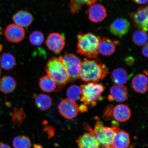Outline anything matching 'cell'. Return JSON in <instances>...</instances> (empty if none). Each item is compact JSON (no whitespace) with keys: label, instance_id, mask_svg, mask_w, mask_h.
Segmentation results:
<instances>
[{"label":"cell","instance_id":"27","mask_svg":"<svg viewBox=\"0 0 148 148\" xmlns=\"http://www.w3.org/2000/svg\"><path fill=\"white\" fill-rule=\"evenodd\" d=\"M81 94L80 87L77 85H72L66 90V95L68 99L73 101H77L80 100Z\"/></svg>","mask_w":148,"mask_h":148},{"label":"cell","instance_id":"32","mask_svg":"<svg viewBox=\"0 0 148 148\" xmlns=\"http://www.w3.org/2000/svg\"><path fill=\"white\" fill-rule=\"evenodd\" d=\"M143 49L142 50V54L144 56L147 58L148 57V44L143 46Z\"/></svg>","mask_w":148,"mask_h":148},{"label":"cell","instance_id":"5","mask_svg":"<svg viewBox=\"0 0 148 148\" xmlns=\"http://www.w3.org/2000/svg\"><path fill=\"white\" fill-rule=\"evenodd\" d=\"M81 97L80 100L85 105H90L92 106L97 104V101L101 99V95L104 91L102 84L95 82L81 85Z\"/></svg>","mask_w":148,"mask_h":148},{"label":"cell","instance_id":"22","mask_svg":"<svg viewBox=\"0 0 148 148\" xmlns=\"http://www.w3.org/2000/svg\"><path fill=\"white\" fill-rule=\"evenodd\" d=\"M112 82L116 85H123L128 80L129 75L125 70L122 68L114 69L111 75Z\"/></svg>","mask_w":148,"mask_h":148},{"label":"cell","instance_id":"16","mask_svg":"<svg viewBox=\"0 0 148 148\" xmlns=\"http://www.w3.org/2000/svg\"><path fill=\"white\" fill-rule=\"evenodd\" d=\"M112 114L116 121L125 122L130 118L131 113L130 109L127 105L119 104L116 105L113 109Z\"/></svg>","mask_w":148,"mask_h":148},{"label":"cell","instance_id":"28","mask_svg":"<svg viewBox=\"0 0 148 148\" xmlns=\"http://www.w3.org/2000/svg\"><path fill=\"white\" fill-rule=\"evenodd\" d=\"M26 117L25 112L23 108L15 107L14 110L12 118V123L14 126L19 127L23 123Z\"/></svg>","mask_w":148,"mask_h":148},{"label":"cell","instance_id":"30","mask_svg":"<svg viewBox=\"0 0 148 148\" xmlns=\"http://www.w3.org/2000/svg\"><path fill=\"white\" fill-rule=\"evenodd\" d=\"M44 36L42 33L40 31H33L29 35V41L32 45L35 46L41 45L44 41Z\"/></svg>","mask_w":148,"mask_h":148},{"label":"cell","instance_id":"18","mask_svg":"<svg viewBox=\"0 0 148 148\" xmlns=\"http://www.w3.org/2000/svg\"><path fill=\"white\" fill-rule=\"evenodd\" d=\"M39 86L42 91L46 92H58L61 89L56 82L47 75L40 78Z\"/></svg>","mask_w":148,"mask_h":148},{"label":"cell","instance_id":"7","mask_svg":"<svg viewBox=\"0 0 148 148\" xmlns=\"http://www.w3.org/2000/svg\"><path fill=\"white\" fill-rule=\"evenodd\" d=\"M130 17L135 25L140 30L147 32L148 27V8L140 7L136 12L130 14Z\"/></svg>","mask_w":148,"mask_h":148},{"label":"cell","instance_id":"9","mask_svg":"<svg viewBox=\"0 0 148 148\" xmlns=\"http://www.w3.org/2000/svg\"><path fill=\"white\" fill-rule=\"evenodd\" d=\"M46 44L50 50L59 54L64 49L65 39L64 36L60 33H52L47 37Z\"/></svg>","mask_w":148,"mask_h":148},{"label":"cell","instance_id":"29","mask_svg":"<svg viewBox=\"0 0 148 148\" xmlns=\"http://www.w3.org/2000/svg\"><path fill=\"white\" fill-rule=\"evenodd\" d=\"M13 145L14 148H30L31 144V140L28 137L20 136L14 138Z\"/></svg>","mask_w":148,"mask_h":148},{"label":"cell","instance_id":"20","mask_svg":"<svg viewBox=\"0 0 148 148\" xmlns=\"http://www.w3.org/2000/svg\"><path fill=\"white\" fill-rule=\"evenodd\" d=\"M132 86L135 91L139 93H144L148 90V79L145 75L140 74L133 78Z\"/></svg>","mask_w":148,"mask_h":148},{"label":"cell","instance_id":"17","mask_svg":"<svg viewBox=\"0 0 148 148\" xmlns=\"http://www.w3.org/2000/svg\"><path fill=\"white\" fill-rule=\"evenodd\" d=\"M15 24L23 27H29L32 23L33 18L30 13L25 10L18 11L12 18Z\"/></svg>","mask_w":148,"mask_h":148},{"label":"cell","instance_id":"8","mask_svg":"<svg viewBox=\"0 0 148 148\" xmlns=\"http://www.w3.org/2000/svg\"><path fill=\"white\" fill-rule=\"evenodd\" d=\"M58 109L61 115L68 119L75 117L79 111L78 105L75 102L69 99H64L61 101Z\"/></svg>","mask_w":148,"mask_h":148},{"label":"cell","instance_id":"24","mask_svg":"<svg viewBox=\"0 0 148 148\" xmlns=\"http://www.w3.org/2000/svg\"><path fill=\"white\" fill-rule=\"evenodd\" d=\"M16 63L15 58L10 53H4L0 56V66L3 69H12L15 65Z\"/></svg>","mask_w":148,"mask_h":148},{"label":"cell","instance_id":"25","mask_svg":"<svg viewBox=\"0 0 148 148\" xmlns=\"http://www.w3.org/2000/svg\"><path fill=\"white\" fill-rule=\"evenodd\" d=\"M97 0H70L69 7L72 14L77 13L85 5H90L95 3Z\"/></svg>","mask_w":148,"mask_h":148},{"label":"cell","instance_id":"13","mask_svg":"<svg viewBox=\"0 0 148 148\" xmlns=\"http://www.w3.org/2000/svg\"><path fill=\"white\" fill-rule=\"evenodd\" d=\"M127 97L128 92L127 88L123 85L116 84L110 88L108 99L110 101L121 103L126 101Z\"/></svg>","mask_w":148,"mask_h":148},{"label":"cell","instance_id":"35","mask_svg":"<svg viewBox=\"0 0 148 148\" xmlns=\"http://www.w3.org/2000/svg\"><path fill=\"white\" fill-rule=\"evenodd\" d=\"M0 148H12L10 146L3 143H0Z\"/></svg>","mask_w":148,"mask_h":148},{"label":"cell","instance_id":"33","mask_svg":"<svg viewBox=\"0 0 148 148\" xmlns=\"http://www.w3.org/2000/svg\"><path fill=\"white\" fill-rule=\"evenodd\" d=\"M148 0H133L135 3L139 4H144L147 3Z\"/></svg>","mask_w":148,"mask_h":148},{"label":"cell","instance_id":"19","mask_svg":"<svg viewBox=\"0 0 148 148\" xmlns=\"http://www.w3.org/2000/svg\"><path fill=\"white\" fill-rule=\"evenodd\" d=\"M115 50V44L112 40L105 38L100 39L98 47L99 53L104 56H109L113 54Z\"/></svg>","mask_w":148,"mask_h":148},{"label":"cell","instance_id":"34","mask_svg":"<svg viewBox=\"0 0 148 148\" xmlns=\"http://www.w3.org/2000/svg\"><path fill=\"white\" fill-rule=\"evenodd\" d=\"M86 110L87 106H86V105L84 104L80 105V106L79 107V110L81 112H84Z\"/></svg>","mask_w":148,"mask_h":148},{"label":"cell","instance_id":"36","mask_svg":"<svg viewBox=\"0 0 148 148\" xmlns=\"http://www.w3.org/2000/svg\"><path fill=\"white\" fill-rule=\"evenodd\" d=\"M34 148H43V147L41 145H37V144H36V145H34Z\"/></svg>","mask_w":148,"mask_h":148},{"label":"cell","instance_id":"15","mask_svg":"<svg viewBox=\"0 0 148 148\" xmlns=\"http://www.w3.org/2000/svg\"><path fill=\"white\" fill-rule=\"evenodd\" d=\"M77 142L79 148H101L95 137L90 132L79 136Z\"/></svg>","mask_w":148,"mask_h":148},{"label":"cell","instance_id":"31","mask_svg":"<svg viewBox=\"0 0 148 148\" xmlns=\"http://www.w3.org/2000/svg\"><path fill=\"white\" fill-rule=\"evenodd\" d=\"M42 133H45L47 135V137L49 138H50L54 136L55 129L51 126H46L44 127Z\"/></svg>","mask_w":148,"mask_h":148},{"label":"cell","instance_id":"37","mask_svg":"<svg viewBox=\"0 0 148 148\" xmlns=\"http://www.w3.org/2000/svg\"><path fill=\"white\" fill-rule=\"evenodd\" d=\"M1 68H0V76H1Z\"/></svg>","mask_w":148,"mask_h":148},{"label":"cell","instance_id":"4","mask_svg":"<svg viewBox=\"0 0 148 148\" xmlns=\"http://www.w3.org/2000/svg\"><path fill=\"white\" fill-rule=\"evenodd\" d=\"M87 129L89 132L91 133L95 137L102 148H111L114 134L119 129L117 127L105 126L99 120L97 121L93 130L88 126Z\"/></svg>","mask_w":148,"mask_h":148},{"label":"cell","instance_id":"11","mask_svg":"<svg viewBox=\"0 0 148 148\" xmlns=\"http://www.w3.org/2000/svg\"><path fill=\"white\" fill-rule=\"evenodd\" d=\"M88 14L90 21L97 23L103 21L107 16L106 10L105 7L102 5L95 3L90 5Z\"/></svg>","mask_w":148,"mask_h":148},{"label":"cell","instance_id":"14","mask_svg":"<svg viewBox=\"0 0 148 148\" xmlns=\"http://www.w3.org/2000/svg\"><path fill=\"white\" fill-rule=\"evenodd\" d=\"M130 143V138L128 133L119 129L114 134L111 148H127Z\"/></svg>","mask_w":148,"mask_h":148},{"label":"cell","instance_id":"1","mask_svg":"<svg viewBox=\"0 0 148 148\" xmlns=\"http://www.w3.org/2000/svg\"><path fill=\"white\" fill-rule=\"evenodd\" d=\"M108 70L99 59L90 60L85 58L81 63L79 78L84 82H97L106 77Z\"/></svg>","mask_w":148,"mask_h":148},{"label":"cell","instance_id":"6","mask_svg":"<svg viewBox=\"0 0 148 148\" xmlns=\"http://www.w3.org/2000/svg\"><path fill=\"white\" fill-rule=\"evenodd\" d=\"M60 57L67 71L69 82L78 79L81 63L80 59L73 53H66Z\"/></svg>","mask_w":148,"mask_h":148},{"label":"cell","instance_id":"23","mask_svg":"<svg viewBox=\"0 0 148 148\" xmlns=\"http://www.w3.org/2000/svg\"><path fill=\"white\" fill-rule=\"evenodd\" d=\"M16 86V81L12 77L5 76L0 80V91L3 93H11L15 90Z\"/></svg>","mask_w":148,"mask_h":148},{"label":"cell","instance_id":"10","mask_svg":"<svg viewBox=\"0 0 148 148\" xmlns=\"http://www.w3.org/2000/svg\"><path fill=\"white\" fill-rule=\"evenodd\" d=\"M5 38L9 42L18 43L23 40L25 36V32L23 27L15 23L10 24L5 29Z\"/></svg>","mask_w":148,"mask_h":148},{"label":"cell","instance_id":"12","mask_svg":"<svg viewBox=\"0 0 148 148\" xmlns=\"http://www.w3.org/2000/svg\"><path fill=\"white\" fill-rule=\"evenodd\" d=\"M130 23L125 18H118L113 21L110 26V32L116 36L121 37L128 32Z\"/></svg>","mask_w":148,"mask_h":148},{"label":"cell","instance_id":"26","mask_svg":"<svg viewBox=\"0 0 148 148\" xmlns=\"http://www.w3.org/2000/svg\"><path fill=\"white\" fill-rule=\"evenodd\" d=\"M132 40L136 45L142 47L147 44V32L141 30L135 31L132 35Z\"/></svg>","mask_w":148,"mask_h":148},{"label":"cell","instance_id":"21","mask_svg":"<svg viewBox=\"0 0 148 148\" xmlns=\"http://www.w3.org/2000/svg\"><path fill=\"white\" fill-rule=\"evenodd\" d=\"M35 103L39 110L45 111L50 108L53 105V100L49 95L44 94H39L36 96Z\"/></svg>","mask_w":148,"mask_h":148},{"label":"cell","instance_id":"2","mask_svg":"<svg viewBox=\"0 0 148 148\" xmlns=\"http://www.w3.org/2000/svg\"><path fill=\"white\" fill-rule=\"evenodd\" d=\"M77 38V52L88 58H97L99 53L98 47L100 37L91 33L80 32Z\"/></svg>","mask_w":148,"mask_h":148},{"label":"cell","instance_id":"3","mask_svg":"<svg viewBox=\"0 0 148 148\" xmlns=\"http://www.w3.org/2000/svg\"><path fill=\"white\" fill-rule=\"evenodd\" d=\"M47 75L56 82L62 88L69 82L67 71L60 57H53L49 59L45 68Z\"/></svg>","mask_w":148,"mask_h":148}]
</instances>
